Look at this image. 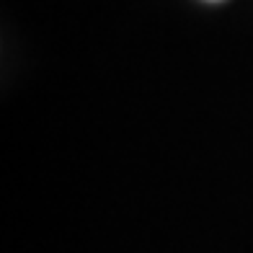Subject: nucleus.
Wrapping results in <instances>:
<instances>
[{
    "mask_svg": "<svg viewBox=\"0 0 253 253\" xmlns=\"http://www.w3.org/2000/svg\"><path fill=\"white\" fill-rule=\"evenodd\" d=\"M204 3H222V0H204Z\"/></svg>",
    "mask_w": 253,
    "mask_h": 253,
    "instance_id": "f257e3e1",
    "label": "nucleus"
}]
</instances>
